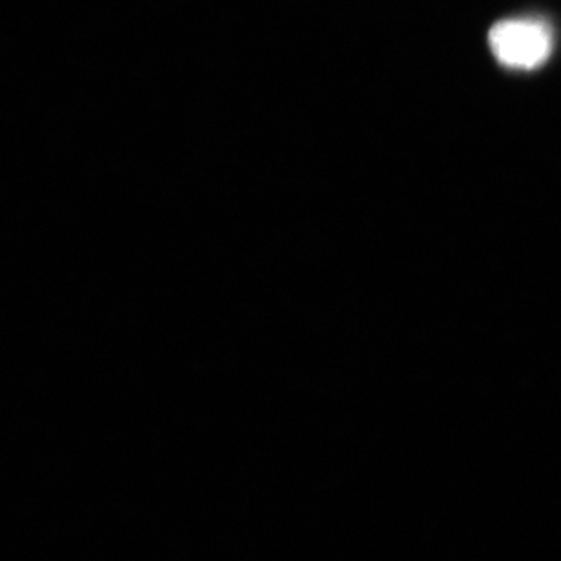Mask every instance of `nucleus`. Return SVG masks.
Here are the masks:
<instances>
[{
  "label": "nucleus",
  "mask_w": 561,
  "mask_h": 561,
  "mask_svg": "<svg viewBox=\"0 0 561 561\" xmlns=\"http://www.w3.org/2000/svg\"><path fill=\"white\" fill-rule=\"evenodd\" d=\"M489 46L503 66L513 70H535L551 57L554 35L540 19H508L489 32Z\"/></svg>",
  "instance_id": "nucleus-1"
}]
</instances>
